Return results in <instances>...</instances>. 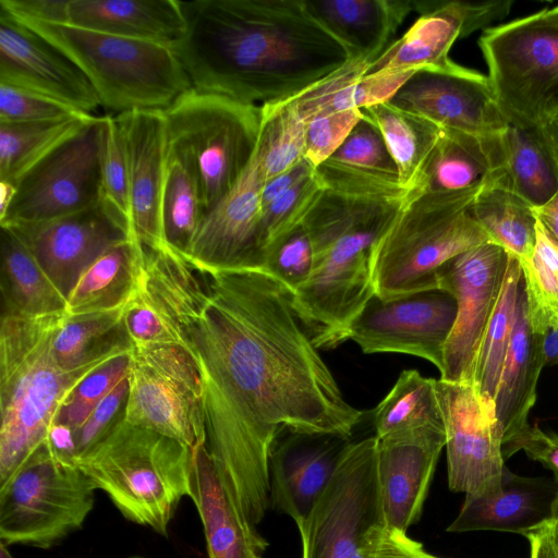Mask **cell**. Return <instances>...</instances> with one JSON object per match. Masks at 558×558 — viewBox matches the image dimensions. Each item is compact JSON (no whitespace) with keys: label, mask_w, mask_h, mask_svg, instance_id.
<instances>
[{"label":"cell","mask_w":558,"mask_h":558,"mask_svg":"<svg viewBox=\"0 0 558 558\" xmlns=\"http://www.w3.org/2000/svg\"><path fill=\"white\" fill-rule=\"evenodd\" d=\"M138 290L191 356L203 388L206 449L248 521L270 507L269 454L284 429L350 438L344 399L292 302L263 268L213 267L169 246L145 250Z\"/></svg>","instance_id":"obj_1"},{"label":"cell","mask_w":558,"mask_h":558,"mask_svg":"<svg viewBox=\"0 0 558 558\" xmlns=\"http://www.w3.org/2000/svg\"><path fill=\"white\" fill-rule=\"evenodd\" d=\"M173 46L192 87L262 106L288 99L340 68L349 54L304 0L181 1Z\"/></svg>","instance_id":"obj_2"},{"label":"cell","mask_w":558,"mask_h":558,"mask_svg":"<svg viewBox=\"0 0 558 558\" xmlns=\"http://www.w3.org/2000/svg\"><path fill=\"white\" fill-rule=\"evenodd\" d=\"M324 187L302 221L314 251L294 310L319 350L348 340L350 324L375 294L373 252L413 191L396 181L325 161Z\"/></svg>","instance_id":"obj_3"},{"label":"cell","mask_w":558,"mask_h":558,"mask_svg":"<svg viewBox=\"0 0 558 558\" xmlns=\"http://www.w3.org/2000/svg\"><path fill=\"white\" fill-rule=\"evenodd\" d=\"M65 315L31 318L2 313L0 326V484L48 438L61 407L102 357L75 368L54 359L52 342ZM120 356V355H119Z\"/></svg>","instance_id":"obj_4"},{"label":"cell","mask_w":558,"mask_h":558,"mask_svg":"<svg viewBox=\"0 0 558 558\" xmlns=\"http://www.w3.org/2000/svg\"><path fill=\"white\" fill-rule=\"evenodd\" d=\"M74 462L125 519L163 536L191 496L192 449L123 416Z\"/></svg>","instance_id":"obj_5"},{"label":"cell","mask_w":558,"mask_h":558,"mask_svg":"<svg viewBox=\"0 0 558 558\" xmlns=\"http://www.w3.org/2000/svg\"><path fill=\"white\" fill-rule=\"evenodd\" d=\"M481 190L411 193L374 247L377 296L438 289V275L449 260L489 242L471 214Z\"/></svg>","instance_id":"obj_6"},{"label":"cell","mask_w":558,"mask_h":558,"mask_svg":"<svg viewBox=\"0 0 558 558\" xmlns=\"http://www.w3.org/2000/svg\"><path fill=\"white\" fill-rule=\"evenodd\" d=\"M15 19L69 57L89 81L100 106L118 114L166 110L192 88L173 47L71 24Z\"/></svg>","instance_id":"obj_7"},{"label":"cell","mask_w":558,"mask_h":558,"mask_svg":"<svg viewBox=\"0 0 558 558\" xmlns=\"http://www.w3.org/2000/svg\"><path fill=\"white\" fill-rule=\"evenodd\" d=\"M163 116L168 149L195 169L207 214L231 191L255 154L260 106L192 87Z\"/></svg>","instance_id":"obj_8"},{"label":"cell","mask_w":558,"mask_h":558,"mask_svg":"<svg viewBox=\"0 0 558 558\" xmlns=\"http://www.w3.org/2000/svg\"><path fill=\"white\" fill-rule=\"evenodd\" d=\"M95 486L46 440L0 484V541L48 549L81 529Z\"/></svg>","instance_id":"obj_9"},{"label":"cell","mask_w":558,"mask_h":558,"mask_svg":"<svg viewBox=\"0 0 558 558\" xmlns=\"http://www.w3.org/2000/svg\"><path fill=\"white\" fill-rule=\"evenodd\" d=\"M478 46L508 121L543 126L558 112V7L487 28Z\"/></svg>","instance_id":"obj_10"},{"label":"cell","mask_w":558,"mask_h":558,"mask_svg":"<svg viewBox=\"0 0 558 558\" xmlns=\"http://www.w3.org/2000/svg\"><path fill=\"white\" fill-rule=\"evenodd\" d=\"M385 524L378 478L377 438L350 441L307 518L298 524L302 558H366V542Z\"/></svg>","instance_id":"obj_11"},{"label":"cell","mask_w":558,"mask_h":558,"mask_svg":"<svg viewBox=\"0 0 558 558\" xmlns=\"http://www.w3.org/2000/svg\"><path fill=\"white\" fill-rule=\"evenodd\" d=\"M128 383L124 421L191 449L206 442L202 384L181 347H131Z\"/></svg>","instance_id":"obj_12"},{"label":"cell","mask_w":558,"mask_h":558,"mask_svg":"<svg viewBox=\"0 0 558 558\" xmlns=\"http://www.w3.org/2000/svg\"><path fill=\"white\" fill-rule=\"evenodd\" d=\"M102 117H94L16 182L0 227L47 221L100 202Z\"/></svg>","instance_id":"obj_13"},{"label":"cell","mask_w":558,"mask_h":558,"mask_svg":"<svg viewBox=\"0 0 558 558\" xmlns=\"http://www.w3.org/2000/svg\"><path fill=\"white\" fill-rule=\"evenodd\" d=\"M457 312L454 296L444 289L390 299L374 294L350 324L348 340L366 354L395 352L424 359L441 373Z\"/></svg>","instance_id":"obj_14"},{"label":"cell","mask_w":558,"mask_h":558,"mask_svg":"<svg viewBox=\"0 0 558 558\" xmlns=\"http://www.w3.org/2000/svg\"><path fill=\"white\" fill-rule=\"evenodd\" d=\"M510 254L493 242L449 260L438 275V289L450 292L458 305L444 353L440 379L472 384L480 344L497 305Z\"/></svg>","instance_id":"obj_15"},{"label":"cell","mask_w":558,"mask_h":558,"mask_svg":"<svg viewBox=\"0 0 558 558\" xmlns=\"http://www.w3.org/2000/svg\"><path fill=\"white\" fill-rule=\"evenodd\" d=\"M445 430L448 486L465 496H488L501 487L506 468L495 404L472 384L436 380Z\"/></svg>","instance_id":"obj_16"},{"label":"cell","mask_w":558,"mask_h":558,"mask_svg":"<svg viewBox=\"0 0 558 558\" xmlns=\"http://www.w3.org/2000/svg\"><path fill=\"white\" fill-rule=\"evenodd\" d=\"M389 102L441 130L477 136L498 134L509 123L488 76L459 64L416 72Z\"/></svg>","instance_id":"obj_17"},{"label":"cell","mask_w":558,"mask_h":558,"mask_svg":"<svg viewBox=\"0 0 558 558\" xmlns=\"http://www.w3.org/2000/svg\"><path fill=\"white\" fill-rule=\"evenodd\" d=\"M263 185L257 145L235 185L205 215L184 254L196 263L213 267L263 268Z\"/></svg>","instance_id":"obj_18"},{"label":"cell","mask_w":558,"mask_h":558,"mask_svg":"<svg viewBox=\"0 0 558 558\" xmlns=\"http://www.w3.org/2000/svg\"><path fill=\"white\" fill-rule=\"evenodd\" d=\"M512 4V0L477 4L413 1L420 17L369 64L367 74L450 69L457 64L449 58L453 43L504 19Z\"/></svg>","instance_id":"obj_19"},{"label":"cell","mask_w":558,"mask_h":558,"mask_svg":"<svg viewBox=\"0 0 558 558\" xmlns=\"http://www.w3.org/2000/svg\"><path fill=\"white\" fill-rule=\"evenodd\" d=\"M0 83L90 113L100 106L81 69L60 49L0 9Z\"/></svg>","instance_id":"obj_20"},{"label":"cell","mask_w":558,"mask_h":558,"mask_svg":"<svg viewBox=\"0 0 558 558\" xmlns=\"http://www.w3.org/2000/svg\"><path fill=\"white\" fill-rule=\"evenodd\" d=\"M1 228L11 230L23 242L65 299L98 256L129 239L100 202L69 216Z\"/></svg>","instance_id":"obj_21"},{"label":"cell","mask_w":558,"mask_h":558,"mask_svg":"<svg viewBox=\"0 0 558 558\" xmlns=\"http://www.w3.org/2000/svg\"><path fill=\"white\" fill-rule=\"evenodd\" d=\"M349 438L282 430L269 454L270 506L303 522L333 475Z\"/></svg>","instance_id":"obj_22"},{"label":"cell","mask_w":558,"mask_h":558,"mask_svg":"<svg viewBox=\"0 0 558 558\" xmlns=\"http://www.w3.org/2000/svg\"><path fill=\"white\" fill-rule=\"evenodd\" d=\"M446 430L429 428L377 438V478L387 527L407 532L422 515Z\"/></svg>","instance_id":"obj_23"},{"label":"cell","mask_w":558,"mask_h":558,"mask_svg":"<svg viewBox=\"0 0 558 558\" xmlns=\"http://www.w3.org/2000/svg\"><path fill=\"white\" fill-rule=\"evenodd\" d=\"M114 117L126 153L135 236L145 247L162 248L161 199L168 160L163 110H135Z\"/></svg>","instance_id":"obj_24"},{"label":"cell","mask_w":558,"mask_h":558,"mask_svg":"<svg viewBox=\"0 0 558 558\" xmlns=\"http://www.w3.org/2000/svg\"><path fill=\"white\" fill-rule=\"evenodd\" d=\"M489 143L492 170L485 186L514 193L535 208L558 193V163L543 126L509 121Z\"/></svg>","instance_id":"obj_25"},{"label":"cell","mask_w":558,"mask_h":558,"mask_svg":"<svg viewBox=\"0 0 558 558\" xmlns=\"http://www.w3.org/2000/svg\"><path fill=\"white\" fill-rule=\"evenodd\" d=\"M191 496L202 520L207 558H263L268 542L222 483L205 444L192 449Z\"/></svg>","instance_id":"obj_26"},{"label":"cell","mask_w":558,"mask_h":558,"mask_svg":"<svg viewBox=\"0 0 558 558\" xmlns=\"http://www.w3.org/2000/svg\"><path fill=\"white\" fill-rule=\"evenodd\" d=\"M558 482L524 477L507 466L501 487L488 496H465L448 532L497 531L524 535L551 518Z\"/></svg>","instance_id":"obj_27"},{"label":"cell","mask_w":558,"mask_h":558,"mask_svg":"<svg viewBox=\"0 0 558 558\" xmlns=\"http://www.w3.org/2000/svg\"><path fill=\"white\" fill-rule=\"evenodd\" d=\"M543 367L542 335L532 329L529 319L522 275L509 349L494 400L502 446L529 425L527 416L536 401V386Z\"/></svg>","instance_id":"obj_28"},{"label":"cell","mask_w":558,"mask_h":558,"mask_svg":"<svg viewBox=\"0 0 558 558\" xmlns=\"http://www.w3.org/2000/svg\"><path fill=\"white\" fill-rule=\"evenodd\" d=\"M307 12L349 54L373 62L414 11L412 0H304Z\"/></svg>","instance_id":"obj_29"},{"label":"cell","mask_w":558,"mask_h":558,"mask_svg":"<svg viewBox=\"0 0 558 558\" xmlns=\"http://www.w3.org/2000/svg\"><path fill=\"white\" fill-rule=\"evenodd\" d=\"M66 24L170 47L185 32L179 0H69Z\"/></svg>","instance_id":"obj_30"},{"label":"cell","mask_w":558,"mask_h":558,"mask_svg":"<svg viewBox=\"0 0 558 558\" xmlns=\"http://www.w3.org/2000/svg\"><path fill=\"white\" fill-rule=\"evenodd\" d=\"M140 241L117 243L98 256L81 275L66 298V316L110 312L125 306L138 279Z\"/></svg>","instance_id":"obj_31"},{"label":"cell","mask_w":558,"mask_h":558,"mask_svg":"<svg viewBox=\"0 0 558 558\" xmlns=\"http://www.w3.org/2000/svg\"><path fill=\"white\" fill-rule=\"evenodd\" d=\"M2 313L31 318L65 315L66 299L23 242L1 228Z\"/></svg>","instance_id":"obj_32"},{"label":"cell","mask_w":558,"mask_h":558,"mask_svg":"<svg viewBox=\"0 0 558 558\" xmlns=\"http://www.w3.org/2000/svg\"><path fill=\"white\" fill-rule=\"evenodd\" d=\"M361 110L379 129L397 166L400 186L408 191L423 190L424 169L442 130L391 102Z\"/></svg>","instance_id":"obj_33"},{"label":"cell","mask_w":558,"mask_h":558,"mask_svg":"<svg viewBox=\"0 0 558 558\" xmlns=\"http://www.w3.org/2000/svg\"><path fill=\"white\" fill-rule=\"evenodd\" d=\"M490 170L489 136L442 130L426 162L422 189L430 192L483 189Z\"/></svg>","instance_id":"obj_34"},{"label":"cell","mask_w":558,"mask_h":558,"mask_svg":"<svg viewBox=\"0 0 558 558\" xmlns=\"http://www.w3.org/2000/svg\"><path fill=\"white\" fill-rule=\"evenodd\" d=\"M471 214L493 242L520 264L530 260L536 245L537 215L525 199L507 190L484 186L471 206Z\"/></svg>","instance_id":"obj_35"},{"label":"cell","mask_w":558,"mask_h":558,"mask_svg":"<svg viewBox=\"0 0 558 558\" xmlns=\"http://www.w3.org/2000/svg\"><path fill=\"white\" fill-rule=\"evenodd\" d=\"M376 438L437 428L445 429L436 379L415 369L403 371L373 413Z\"/></svg>","instance_id":"obj_36"},{"label":"cell","mask_w":558,"mask_h":558,"mask_svg":"<svg viewBox=\"0 0 558 558\" xmlns=\"http://www.w3.org/2000/svg\"><path fill=\"white\" fill-rule=\"evenodd\" d=\"M95 116L33 123H0V181L16 182L59 145L82 130Z\"/></svg>","instance_id":"obj_37"},{"label":"cell","mask_w":558,"mask_h":558,"mask_svg":"<svg viewBox=\"0 0 558 558\" xmlns=\"http://www.w3.org/2000/svg\"><path fill=\"white\" fill-rule=\"evenodd\" d=\"M522 268L509 257L501 292L475 359L472 385L486 401L494 403L497 386L509 349Z\"/></svg>","instance_id":"obj_38"},{"label":"cell","mask_w":558,"mask_h":558,"mask_svg":"<svg viewBox=\"0 0 558 558\" xmlns=\"http://www.w3.org/2000/svg\"><path fill=\"white\" fill-rule=\"evenodd\" d=\"M205 214L195 169L185 158L168 149L161 199L166 245L185 253Z\"/></svg>","instance_id":"obj_39"},{"label":"cell","mask_w":558,"mask_h":558,"mask_svg":"<svg viewBox=\"0 0 558 558\" xmlns=\"http://www.w3.org/2000/svg\"><path fill=\"white\" fill-rule=\"evenodd\" d=\"M257 145L264 183L304 159L305 121L289 98L260 106Z\"/></svg>","instance_id":"obj_40"},{"label":"cell","mask_w":558,"mask_h":558,"mask_svg":"<svg viewBox=\"0 0 558 558\" xmlns=\"http://www.w3.org/2000/svg\"><path fill=\"white\" fill-rule=\"evenodd\" d=\"M538 219V218H537ZM532 329L543 335L558 327V245L537 220L536 245L521 264Z\"/></svg>","instance_id":"obj_41"},{"label":"cell","mask_w":558,"mask_h":558,"mask_svg":"<svg viewBox=\"0 0 558 558\" xmlns=\"http://www.w3.org/2000/svg\"><path fill=\"white\" fill-rule=\"evenodd\" d=\"M369 64L363 59H348L336 71L289 99L305 122L333 112L363 109L362 78Z\"/></svg>","instance_id":"obj_42"},{"label":"cell","mask_w":558,"mask_h":558,"mask_svg":"<svg viewBox=\"0 0 558 558\" xmlns=\"http://www.w3.org/2000/svg\"><path fill=\"white\" fill-rule=\"evenodd\" d=\"M102 120L100 204L131 241H138L133 227L130 174L121 131L114 116H105Z\"/></svg>","instance_id":"obj_43"},{"label":"cell","mask_w":558,"mask_h":558,"mask_svg":"<svg viewBox=\"0 0 558 558\" xmlns=\"http://www.w3.org/2000/svg\"><path fill=\"white\" fill-rule=\"evenodd\" d=\"M328 161L349 170L399 182L397 166L379 129L364 116Z\"/></svg>","instance_id":"obj_44"},{"label":"cell","mask_w":558,"mask_h":558,"mask_svg":"<svg viewBox=\"0 0 558 558\" xmlns=\"http://www.w3.org/2000/svg\"><path fill=\"white\" fill-rule=\"evenodd\" d=\"M129 366L130 352L97 368L72 391L53 423L66 425L75 434L96 407L128 377Z\"/></svg>","instance_id":"obj_45"},{"label":"cell","mask_w":558,"mask_h":558,"mask_svg":"<svg viewBox=\"0 0 558 558\" xmlns=\"http://www.w3.org/2000/svg\"><path fill=\"white\" fill-rule=\"evenodd\" d=\"M323 187L315 170L262 210L264 254L271 244L302 223Z\"/></svg>","instance_id":"obj_46"},{"label":"cell","mask_w":558,"mask_h":558,"mask_svg":"<svg viewBox=\"0 0 558 558\" xmlns=\"http://www.w3.org/2000/svg\"><path fill=\"white\" fill-rule=\"evenodd\" d=\"M314 251L302 223L271 244L264 254L263 269L294 294L310 278Z\"/></svg>","instance_id":"obj_47"},{"label":"cell","mask_w":558,"mask_h":558,"mask_svg":"<svg viewBox=\"0 0 558 558\" xmlns=\"http://www.w3.org/2000/svg\"><path fill=\"white\" fill-rule=\"evenodd\" d=\"M77 113L82 112L31 90L0 83V123L57 121Z\"/></svg>","instance_id":"obj_48"},{"label":"cell","mask_w":558,"mask_h":558,"mask_svg":"<svg viewBox=\"0 0 558 558\" xmlns=\"http://www.w3.org/2000/svg\"><path fill=\"white\" fill-rule=\"evenodd\" d=\"M363 118L361 109H350L305 122L304 158L315 168L328 160Z\"/></svg>","instance_id":"obj_49"},{"label":"cell","mask_w":558,"mask_h":558,"mask_svg":"<svg viewBox=\"0 0 558 558\" xmlns=\"http://www.w3.org/2000/svg\"><path fill=\"white\" fill-rule=\"evenodd\" d=\"M128 390L126 377L96 407L84 425L74 434L75 457L86 451L123 416Z\"/></svg>","instance_id":"obj_50"},{"label":"cell","mask_w":558,"mask_h":558,"mask_svg":"<svg viewBox=\"0 0 558 558\" xmlns=\"http://www.w3.org/2000/svg\"><path fill=\"white\" fill-rule=\"evenodd\" d=\"M520 450H523L531 460L541 462L550 470L558 482V434L529 424L502 446L505 461Z\"/></svg>","instance_id":"obj_51"},{"label":"cell","mask_w":558,"mask_h":558,"mask_svg":"<svg viewBox=\"0 0 558 558\" xmlns=\"http://www.w3.org/2000/svg\"><path fill=\"white\" fill-rule=\"evenodd\" d=\"M366 558H440L426 551L407 532L379 524L367 536Z\"/></svg>","instance_id":"obj_52"},{"label":"cell","mask_w":558,"mask_h":558,"mask_svg":"<svg viewBox=\"0 0 558 558\" xmlns=\"http://www.w3.org/2000/svg\"><path fill=\"white\" fill-rule=\"evenodd\" d=\"M69 0H0V8L15 17L45 23H68Z\"/></svg>","instance_id":"obj_53"},{"label":"cell","mask_w":558,"mask_h":558,"mask_svg":"<svg viewBox=\"0 0 558 558\" xmlns=\"http://www.w3.org/2000/svg\"><path fill=\"white\" fill-rule=\"evenodd\" d=\"M313 167L305 158L290 170L265 182L262 190V210L274 201L298 184L300 181L308 178L315 172Z\"/></svg>","instance_id":"obj_54"},{"label":"cell","mask_w":558,"mask_h":558,"mask_svg":"<svg viewBox=\"0 0 558 558\" xmlns=\"http://www.w3.org/2000/svg\"><path fill=\"white\" fill-rule=\"evenodd\" d=\"M530 545V558H558V521L548 519L524 534Z\"/></svg>","instance_id":"obj_55"},{"label":"cell","mask_w":558,"mask_h":558,"mask_svg":"<svg viewBox=\"0 0 558 558\" xmlns=\"http://www.w3.org/2000/svg\"><path fill=\"white\" fill-rule=\"evenodd\" d=\"M541 223L558 245V193L544 206L535 208Z\"/></svg>","instance_id":"obj_56"},{"label":"cell","mask_w":558,"mask_h":558,"mask_svg":"<svg viewBox=\"0 0 558 558\" xmlns=\"http://www.w3.org/2000/svg\"><path fill=\"white\" fill-rule=\"evenodd\" d=\"M542 356L544 366L558 365V327L542 335Z\"/></svg>","instance_id":"obj_57"},{"label":"cell","mask_w":558,"mask_h":558,"mask_svg":"<svg viewBox=\"0 0 558 558\" xmlns=\"http://www.w3.org/2000/svg\"><path fill=\"white\" fill-rule=\"evenodd\" d=\"M16 194V185L8 181H0V218H2L11 206Z\"/></svg>","instance_id":"obj_58"},{"label":"cell","mask_w":558,"mask_h":558,"mask_svg":"<svg viewBox=\"0 0 558 558\" xmlns=\"http://www.w3.org/2000/svg\"><path fill=\"white\" fill-rule=\"evenodd\" d=\"M543 129L558 163V112L543 125Z\"/></svg>","instance_id":"obj_59"},{"label":"cell","mask_w":558,"mask_h":558,"mask_svg":"<svg viewBox=\"0 0 558 558\" xmlns=\"http://www.w3.org/2000/svg\"><path fill=\"white\" fill-rule=\"evenodd\" d=\"M0 558H13L8 549V545L0 541Z\"/></svg>","instance_id":"obj_60"},{"label":"cell","mask_w":558,"mask_h":558,"mask_svg":"<svg viewBox=\"0 0 558 558\" xmlns=\"http://www.w3.org/2000/svg\"><path fill=\"white\" fill-rule=\"evenodd\" d=\"M551 518H554L558 521V493H557V496H556L554 505H553Z\"/></svg>","instance_id":"obj_61"},{"label":"cell","mask_w":558,"mask_h":558,"mask_svg":"<svg viewBox=\"0 0 558 558\" xmlns=\"http://www.w3.org/2000/svg\"><path fill=\"white\" fill-rule=\"evenodd\" d=\"M133 558H141V557H133Z\"/></svg>","instance_id":"obj_62"}]
</instances>
